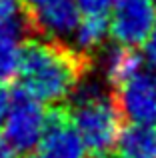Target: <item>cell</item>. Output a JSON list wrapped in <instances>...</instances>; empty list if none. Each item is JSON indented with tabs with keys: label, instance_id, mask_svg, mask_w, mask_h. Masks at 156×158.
Here are the masks:
<instances>
[{
	"label": "cell",
	"instance_id": "11",
	"mask_svg": "<svg viewBox=\"0 0 156 158\" xmlns=\"http://www.w3.org/2000/svg\"><path fill=\"white\" fill-rule=\"evenodd\" d=\"M116 0H78L80 18H110Z\"/></svg>",
	"mask_w": 156,
	"mask_h": 158
},
{
	"label": "cell",
	"instance_id": "8",
	"mask_svg": "<svg viewBox=\"0 0 156 158\" xmlns=\"http://www.w3.org/2000/svg\"><path fill=\"white\" fill-rule=\"evenodd\" d=\"M114 152L116 158H156V128L130 122L122 128Z\"/></svg>",
	"mask_w": 156,
	"mask_h": 158
},
{
	"label": "cell",
	"instance_id": "6",
	"mask_svg": "<svg viewBox=\"0 0 156 158\" xmlns=\"http://www.w3.org/2000/svg\"><path fill=\"white\" fill-rule=\"evenodd\" d=\"M156 26L154 0H116L110 16V36L122 46H142Z\"/></svg>",
	"mask_w": 156,
	"mask_h": 158
},
{
	"label": "cell",
	"instance_id": "1",
	"mask_svg": "<svg viewBox=\"0 0 156 158\" xmlns=\"http://www.w3.org/2000/svg\"><path fill=\"white\" fill-rule=\"evenodd\" d=\"M92 70V56L64 40L28 38L16 74L18 88L42 104H62Z\"/></svg>",
	"mask_w": 156,
	"mask_h": 158
},
{
	"label": "cell",
	"instance_id": "15",
	"mask_svg": "<svg viewBox=\"0 0 156 158\" xmlns=\"http://www.w3.org/2000/svg\"><path fill=\"white\" fill-rule=\"evenodd\" d=\"M20 156L22 154L18 150H14V146L4 136H0V158H20Z\"/></svg>",
	"mask_w": 156,
	"mask_h": 158
},
{
	"label": "cell",
	"instance_id": "10",
	"mask_svg": "<svg viewBox=\"0 0 156 158\" xmlns=\"http://www.w3.org/2000/svg\"><path fill=\"white\" fill-rule=\"evenodd\" d=\"M110 32V18H80L74 32V46L92 56Z\"/></svg>",
	"mask_w": 156,
	"mask_h": 158
},
{
	"label": "cell",
	"instance_id": "5",
	"mask_svg": "<svg viewBox=\"0 0 156 158\" xmlns=\"http://www.w3.org/2000/svg\"><path fill=\"white\" fill-rule=\"evenodd\" d=\"M86 144L76 130L66 104H54L48 110V120L38 146L26 158H84Z\"/></svg>",
	"mask_w": 156,
	"mask_h": 158
},
{
	"label": "cell",
	"instance_id": "3",
	"mask_svg": "<svg viewBox=\"0 0 156 158\" xmlns=\"http://www.w3.org/2000/svg\"><path fill=\"white\" fill-rule=\"evenodd\" d=\"M48 120V110L42 102L32 98L16 86L12 92V102L2 122V136L18 150L22 156H28L36 150L44 134Z\"/></svg>",
	"mask_w": 156,
	"mask_h": 158
},
{
	"label": "cell",
	"instance_id": "9",
	"mask_svg": "<svg viewBox=\"0 0 156 158\" xmlns=\"http://www.w3.org/2000/svg\"><path fill=\"white\" fill-rule=\"evenodd\" d=\"M142 54L132 46H114L112 50H108L106 54V64H104V74H106V82L110 88H118L122 86L126 80L138 74L142 70Z\"/></svg>",
	"mask_w": 156,
	"mask_h": 158
},
{
	"label": "cell",
	"instance_id": "7",
	"mask_svg": "<svg viewBox=\"0 0 156 158\" xmlns=\"http://www.w3.org/2000/svg\"><path fill=\"white\" fill-rule=\"evenodd\" d=\"M126 122H156V70H140L122 86L112 90Z\"/></svg>",
	"mask_w": 156,
	"mask_h": 158
},
{
	"label": "cell",
	"instance_id": "16",
	"mask_svg": "<svg viewBox=\"0 0 156 158\" xmlns=\"http://www.w3.org/2000/svg\"><path fill=\"white\" fill-rule=\"evenodd\" d=\"M154 2H156V0H154Z\"/></svg>",
	"mask_w": 156,
	"mask_h": 158
},
{
	"label": "cell",
	"instance_id": "2",
	"mask_svg": "<svg viewBox=\"0 0 156 158\" xmlns=\"http://www.w3.org/2000/svg\"><path fill=\"white\" fill-rule=\"evenodd\" d=\"M66 102L70 118L90 154L108 156L116 150L126 120L116 104L112 88L106 90L102 84L86 82L84 78Z\"/></svg>",
	"mask_w": 156,
	"mask_h": 158
},
{
	"label": "cell",
	"instance_id": "14",
	"mask_svg": "<svg viewBox=\"0 0 156 158\" xmlns=\"http://www.w3.org/2000/svg\"><path fill=\"white\" fill-rule=\"evenodd\" d=\"M10 102H12V92L6 88V84L0 82V124L4 122V116L10 108Z\"/></svg>",
	"mask_w": 156,
	"mask_h": 158
},
{
	"label": "cell",
	"instance_id": "12",
	"mask_svg": "<svg viewBox=\"0 0 156 158\" xmlns=\"http://www.w3.org/2000/svg\"><path fill=\"white\" fill-rule=\"evenodd\" d=\"M22 12L20 0H0V26Z\"/></svg>",
	"mask_w": 156,
	"mask_h": 158
},
{
	"label": "cell",
	"instance_id": "13",
	"mask_svg": "<svg viewBox=\"0 0 156 158\" xmlns=\"http://www.w3.org/2000/svg\"><path fill=\"white\" fill-rule=\"evenodd\" d=\"M144 56H146V60H148L150 68L156 70V26H154L152 34H150V38L146 40V44H144Z\"/></svg>",
	"mask_w": 156,
	"mask_h": 158
},
{
	"label": "cell",
	"instance_id": "4",
	"mask_svg": "<svg viewBox=\"0 0 156 158\" xmlns=\"http://www.w3.org/2000/svg\"><path fill=\"white\" fill-rule=\"evenodd\" d=\"M32 36L64 40L80 24L78 0H20Z\"/></svg>",
	"mask_w": 156,
	"mask_h": 158
}]
</instances>
